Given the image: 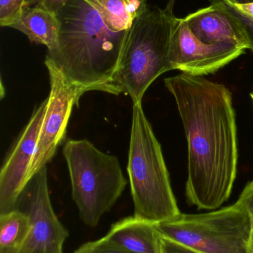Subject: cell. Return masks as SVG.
<instances>
[{"label": "cell", "mask_w": 253, "mask_h": 253, "mask_svg": "<svg viewBox=\"0 0 253 253\" xmlns=\"http://www.w3.org/2000/svg\"><path fill=\"white\" fill-rule=\"evenodd\" d=\"M176 102L188 145L186 196L199 210L225 203L237 175L238 140L233 95L225 85L181 74L165 79Z\"/></svg>", "instance_id": "1"}, {"label": "cell", "mask_w": 253, "mask_h": 253, "mask_svg": "<svg viewBox=\"0 0 253 253\" xmlns=\"http://www.w3.org/2000/svg\"><path fill=\"white\" fill-rule=\"evenodd\" d=\"M61 23L57 45L46 53L70 84L86 92L111 93L126 31L113 32L101 15L84 0H71L57 13Z\"/></svg>", "instance_id": "2"}, {"label": "cell", "mask_w": 253, "mask_h": 253, "mask_svg": "<svg viewBox=\"0 0 253 253\" xmlns=\"http://www.w3.org/2000/svg\"><path fill=\"white\" fill-rule=\"evenodd\" d=\"M176 0L165 8L148 5L126 30L123 50L111 82V94L129 95L133 105L142 104L144 93L161 74L169 71L167 56L176 16Z\"/></svg>", "instance_id": "3"}, {"label": "cell", "mask_w": 253, "mask_h": 253, "mask_svg": "<svg viewBox=\"0 0 253 253\" xmlns=\"http://www.w3.org/2000/svg\"><path fill=\"white\" fill-rule=\"evenodd\" d=\"M127 171L135 218L155 224L181 213L161 146L142 104L133 105Z\"/></svg>", "instance_id": "4"}, {"label": "cell", "mask_w": 253, "mask_h": 253, "mask_svg": "<svg viewBox=\"0 0 253 253\" xmlns=\"http://www.w3.org/2000/svg\"><path fill=\"white\" fill-rule=\"evenodd\" d=\"M63 156L80 218L86 225L96 227L127 185L118 159L98 150L87 139L68 140Z\"/></svg>", "instance_id": "5"}, {"label": "cell", "mask_w": 253, "mask_h": 253, "mask_svg": "<svg viewBox=\"0 0 253 253\" xmlns=\"http://www.w3.org/2000/svg\"><path fill=\"white\" fill-rule=\"evenodd\" d=\"M163 237L202 253H249L253 226L239 203L202 214H183L154 224Z\"/></svg>", "instance_id": "6"}, {"label": "cell", "mask_w": 253, "mask_h": 253, "mask_svg": "<svg viewBox=\"0 0 253 253\" xmlns=\"http://www.w3.org/2000/svg\"><path fill=\"white\" fill-rule=\"evenodd\" d=\"M50 79L47 110L42 123L35 155L30 167L27 182L51 160L56 148L66 135L67 126L74 105H78L85 89L70 84L53 65L45 62Z\"/></svg>", "instance_id": "7"}, {"label": "cell", "mask_w": 253, "mask_h": 253, "mask_svg": "<svg viewBox=\"0 0 253 253\" xmlns=\"http://www.w3.org/2000/svg\"><path fill=\"white\" fill-rule=\"evenodd\" d=\"M246 49L235 44H209L193 34L184 18L174 22L167 62L169 71L178 70L193 77L215 74L242 56Z\"/></svg>", "instance_id": "8"}, {"label": "cell", "mask_w": 253, "mask_h": 253, "mask_svg": "<svg viewBox=\"0 0 253 253\" xmlns=\"http://www.w3.org/2000/svg\"><path fill=\"white\" fill-rule=\"evenodd\" d=\"M25 190L30 230L19 253H62L68 233L52 207L46 166L31 178Z\"/></svg>", "instance_id": "9"}, {"label": "cell", "mask_w": 253, "mask_h": 253, "mask_svg": "<svg viewBox=\"0 0 253 253\" xmlns=\"http://www.w3.org/2000/svg\"><path fill=\"white\" fill-rule=\"evenodd\" d=\"M48 98L34 109L9 152L0 172V215L16 209L28 186L27 175L37 149L42 123L47 110Z\"/></svg>", "instance_id": "10"}, {"label": "cell", "mask_w": 253, "mask_h": 253, "mask_svg": "<svg viewBox=\"0 0 253 253\" xmlns=\"http://www.w3.org/2000/svg\"><path fill=\"white\" fill-rule=\"evenodd\" d=\"M184 19L193 34L206 44L227 43L247 49L246 39L238 24L215 3Z\"/></svg>", "instance_id": "11"}, {"label": "cell", "mask_w": 253, "mask_h": 253, "mask_svg": "<svg viewBox=\"0 0 253 253\" xmlns=\"http://www.w3.org/2000/svg\"><path fill=\"white\" fill-rule=\"evenodd\" d=\"M160 237L154 224L132 216L113 224L103 238L128 253H161Z\"/></svg>", "instance_id": "12"}, {"label": "cell", "mask_w": 253, "mask_h": 253, "mask_svg": "<svg viewBox=\"0 0 253 253\" xmlns=\"http://www.w3.org/2000/svg\"><path fill=\"white\" fill-rule=\"evenodd\" d=\"M10 28L25 34L31 42L43 44L51 51L57 45L61 23L56 13L26 4L19 20Z\"/></svg>", "instance_id": "13"}, {"label": "cell", "mask_w": 253, "mask_h": 253, "mask_svg": "<svg viewBox=\"0 0 253 253\" xmlns=\"http://www.w3.org/2000/svg\"><path fill=\"white\" fill-rule=\"evenodd\" d=\"M30 221L26 212L15 209L0 215V253H19L28 238Z\"/></svg>", "instance_id": "14"}, {"label": "cell", "mask_w": 253, "mask_h": 253, "mask_svg": "<svg viewBox=\"0 0 253 253\" xmlns=\"http://www.w3.org/2000/svg\"><path fill=\"white\" fill-rule=\"evenodd\" d=\"M98 11L107 28L113 32L126 31L138 16L128 0H84Z\"/></svg>", "instance_id": "15"}, {"label": "cell", "mask_w": 253, "mask_h": 253, "mask_svg": "<svg viewBox=\"0 0 253 253\" xmlns=\"http://www.w3.org/2000/svg\"><path fill=\"white\" fill-rule=\"evenodd\" d=\"M211 3H215L227 11L235 22L238 24L245 35L247 42V49L253 51V21L247 17L239 11L234 4L227 0H209Z\"/></svg>", "instance_id": "16"}, {"label": "cell", "mask_w": 253, "mask_h": 253, "mask_svg": "<svg viewBox=\"0 0 253 253\" xmlns=\"http://www.w3.org/2000/svg\"><path fill=\"white\" fill-rule=\"evenodd\" d=\"M27 0H0V25L9 27L17 22Z\"/></svg>", "instance_id": "17"}, {"label": "cell", "mask_w": 253, "mask_h": 253, "mask_svg": "<svg viewBox=\"0 0 253 253\" xmlns=\"http://www.w3.org/2000/svg\"><path fill=\"white\" fill-rule=\"evenodd\" d=\"M74 253H128L107 242L104 238L82 245Z\"/></svg>", "instance_id": "18"}, {"label": "cell", "mask_w": 253, "mask_h": 253, "mask_svg": "<svg viewBox=\"0 0 253 253\" xmlns=\"http://www.w3.org/2000/svg\"><path fill=\"white\" fill-rule=\"evenodd\" d=\"M71 0H27V5L42 7L57 14Z\"/></svg>", "instance_id": "19"}, {"label": "cell", "mask_w": 253, "mask_h": 253, "mask_svg": "<svg viewBox=\"0 0 253 253\" xmlns=\"http://www.w3.org/2000/svg\"><path fill=\"white\" fill-rule=\"evenodd\" d=\"M160 248L161 253H202L163 236L160 237Z\"/></svg>", "instance_id": "20"}, {"label": "cell", "mask_w": 253, "mask_h": 253, "mask_svg": "<svg viewBox=\"0 0 253 253\" xmlns=\"http://www.w3.org/2000/svg\"><path fill=\"white\" fill-rule=\"evenodd\" d=\"M237 203L242 205L248 211L253 226V180L247 184L237 201Z\"/></svg>", "instance_id": "21"}, {"label": "cell", "mask_w": 253, "mask_h": 253, "mask_svg": "<svg viewBox=\"0 0 253 253\" xmlns=\"http://www.w3.org/2000/svg\"><path fill=\"white\" fill-rule=\"evenodd\" d=\"M234 6L245 16L253 21V2L243 4H234Z\"/></svg>", "instance_id": "22"}, {"label": "cell", "mask_w": 253, "mask_h": 253, "mask_svg": "<svg viewBox=\"0 0 253 253\" xmlns=\"http://www.w3.org/2000/svg\"><path fill=\"white\" fill-rule=\"evenodd\" d=\"M137 10L138 16L144 11L147 6V0H128Z\"/></svg>", "instance_id": "23"}, {"label": "cell", "mask_w": 253, "mask_h": 253, "mask_svg": "<svg viewBox=\"0 0 253 253\" xmlns=\"http://www.w3.org/2000/svg\"><path fill=\"white\" fill-rule=\"evenodd\" d=\"M227 1L234 4H243L253 2V0H227Z\"/></svg>", "instance_id": "24"}, {"label": "cell", "mask_w": 253, "mask_h": 253, "mask_svg": "<svg viewBox=\"0 0 253 253\" xmlns=\"http://www.w3.org/2000/svg\"><path fill=\"white\" fill-rule=\"evenodd\" d=\"M249 253H253V230L252 236H251V244H250Z\"/></svg>", "instance_id": "25"}, {"label": "cell", "mask_w": 253, "mask_h": 253, "mask_svg": "<svg viewBox=\"0 0 253 253\" xmlns=\"http://www.w3.org/2000/svg\"><path fill=\"white\" fill-rule=\"evenodd\" d=\"M251 98H252L253 102V93H251Z\"/></svg>", "instance_id": "26"}]
</instances>
